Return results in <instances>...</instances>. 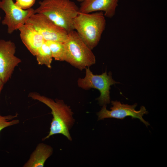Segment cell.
Listing matches in <instances>:
<instances>
[{
	"label": "cell",
	"instance_id": "6da1fadb",
	"mask_svg": "<svg viewBox=\"0 0 167 167\" xmlns=\"http://www.w3.org/2000/svg\"><path fill=\"white\" fill-rule=\"evenodd\" d=\"M28 97L42 102L51 110L53 118L51 123L48 135L42 139L44 140L52 135L57 134H62L68 140L71 141L69 130L74 124L73 113L70 107L65 103L63 100L57 99L54 100L36 92L29 93Z\"/></svg>",
	"mask_w": 167,
	"mask_h": 167
},
{
	"label": "cell",
	"instance_id": "7a4b0ae2",
	"mask_svg": "<svg viewBox=\"0 0 167 167\" xmlns=\"http://www.w3.org/2000/svg\"><path fill=\"white\" fill-rule=\"evenodd\" d=\"M35 9V13L42 14L68 33L74 30L73 22L78 14L79 7L71 0H43Z\"/></svg>",
	"mask_w": 167,
	"mask_h": 167
},
{
	"label": "cell",
	"instance_id": "3957f363",
	"mask_svg": "<svg viewBox=\"0 0 167 167\" xmlns=\"http://www.w3.org/2000/svg\"><path fill=\"white\" fill-rule=\"evenodd\" d=\"M105 17L102 11L92 13L79 12L73 20L74 30L92 50L98 44L105 28Z\"/></svg>",
	"mask_w": 167,
	"mask_h": 167
},
{
	"label": "cell",
	"instance_id": "277c9868",
	"mask_svg": "<svg viewBox=\"0 0 167 167\" xmlns=\"http://www.w3.org/2000/svg\"><path fill=\"white\" fill-rule=\"evenodd\" d=\"M64 44L66 50L64 61L81 71L95 64L96 57L92 50L75 30L68 33Z\"/></svg>",
	"mask_w": 167,
	"mask_h": 167
},
{
	"label": "cell",
	"instance_id": "5b68a950",
	"mask_svg": "<svg viewBox=\"0 0 167 167\" xmlns=\"http://www.w3.org/2000/svg\"><path fill=\"white\" fill-rule=\"evenodd\" d=\"M85 69V77L82 78H79L78 79V87L85 90L92 88L98 90L100 95L96 100L98 101L100 105L103 106L109 104L110 86L120 83L113 79L110 71L108 74L106 70L102 74L98 75L94 74L89 67H86Z\"/></svg>",
	"mask_w": 167,
	"mask_h": 167
},
{
	"label": "cell",
	"instance_id": "8992f818",
	"mask_svg": "<svg viewBox=\"0 0 167 167\" xmlns=\"http://www.w3.org/2000/svg\"><path fill=\"white\" fill-rule=\"evenodd\" d=\"M0 9L5 13L2 23L7 26L8 34H12L24 24L35 13L31 8L23 9L17 6L13 0H0Z\"/></svg>",
	"mask_w": 167,
	"mask_h": 167
},
{
	"label": "cell",
	"instance_id": "52a82bcc",
	"mask_svg": "<svg viewBox=\"0 0 167 167\" xmlns=\"http://www.w3.org/2000/svg\"><path fill=\"white\" fill-rule=\"evenodd\" d=\"M33 27L43 36L45 41H52L64 43L68 33L45 15L34 13L26 22Z\"/></svg>",
	"mask_w": 167,
	"mask_h": 167
},
{
	"label": "cell",
	"instance_id": "ba28073f",
	"mask_svg": "<svg viewBox=\"0 0 167 167\" xmlns=\"http://www.w3.org/2000/svg\"><path fill=\"white\" fill-rule=\"evenodd\" d=\"M111 103L112 106L110 108V110L107 109L106 105L103 106L101 109L97 113L98 120L108 118L122 119L126 117L130 116L132 119H139L147 127L149 125V122L145 121L143 118L144 114L148 113V111L144 106H142L140 110L137 111L135 110L137 105V103L130 105L122 104L117 101H112Z\"/></svg>",
	"mask_w": 167,
	"mask_h": 167
},
{
	"label": "cell",
	"instance_id": "9c48e42d",
	"mask_svg": "<svg viewBox=\"0 0 167 167\" xmlns=\"http://www.w3.org/2000/svg\"><path fill=\"white\" fill-rule=\"evenodd\" d=\"M15 44L11 41L0 40V79L4 84L11 78L15 67L21 60L15 55Z\"/></svg>",
	"mask_w": 167,
	"mask_h": 167
},
{
	"label": "cell",
	"instance_id": "30bf717a",
	"mask_svg": "<svg viewBox=\"0 0 167 167\" xmlns=\"http://www.w3.org/2000/svg\"><path fill=\"white\" fill-rule=\"evenodd\" d=\"M118 2V0H84L79 7V11L84 13L104 11L105 17L112 18L115 14Z\"/></svg>",
	"mask_w": 167,
	"mask_h": 167
},
{
	"label": "cell",
	"instance_id": "8fae6325",
	"mask_svg": "<svg viewBox=\"0 0 167 167\" xmlns=\"http://www.w3.org/2000/svg\"><path fill=\"white\" fill-rule=\"evenodd\" d=\"M18 30L23 43L31 54L35 56L39 48L45 41L43 37L33 27L26 23Z\"/></svg>",
	"mask_w": 167,
	"mask_h": 167
},
{
	"label": "cell",
	"instance_id": "7c38bea8",
	"mask_svg": "<svg viewBox=\"0 0 167 167\" xmlns=\"http://www.w3.org/2000/svg\"><path fill=\"white\" fill-rule=\"evenodd\" d=\"M52 147L43 143L38 144L24 167H43L45 162L52 155Z\"/></svg>",
	"mask_w": 167,
	"mask_h": 167
},
{
	"label": "cell",
	"instance_id": "4fadbf2b",
	"mask_svg": "<svg viewBox=\"0 0 167 167\" xmlns=\"http://www.w3.org/2000/svg\"><path fill=\"white\" fill-rule=\"evenodd\" d=\"M35 56L38 64L51 68L53 57L51 50L46 41L38 50Z\"/></svg>",
	"mask_w": 167,
	"mask_h": 167
},
{
	"label": "cell",
	"instance_id": "5bb4252c",
	"mask_svg": "<svg viewBox=\"0 0 167 167\" xmlns=\"http://www.w3.org/2000/svg\"><path fill=\"white\" fill-rule=\"evenodd\" d=\"M55 60L64 61L66 50L64 43L52 41H46Z\"/></svg>",
	"mask_w": 167,
	"mask_h": 167
},
{
	"label": "cell",
	"instance_id": "9a60e30c",
	"mask_svg": "<svg viewBox=\"0 0 167 167\" xmlns=\"http://www.w3.org/2000/svg\"><path fill=\"white\" fill-rule=\"evenodd\" d=\"M18 114L15 115L2 116L0 113V132L4 128L18 124L19 121L18 119H13L17 117Z\"/></svg>",
	"mask_w": 167,
	"mask_h": 167
},
{
	"label": "cell",
	"instance_id": "2e32d148",
	"mask_svg": "<svg viewBox=\"0 0 167 167\" xmlns=\"http://www.w3.org/2000/svg\"><path fill=\"white\" fill-rule=\"evenodd\" d=\"M36 1V0H15V3L20 8L26 10L32 8Z\"/></svg>",
	"mask_w": 167,
	"mask_h": 167
},
{
	"label": "cell",
	"instance_id": "e0dca14e",
	"mask_svg": "<svg viewBox=\"0 0 167 167\" xmlns=\"http://www.w3.org/2000/svg\"><path fill=\"white\" fill-rule=\"evenodd\" d=\"M4 84L0 79V94L1 91L3 88Z\"/></svg>",
	"mask_w": 167,
	"mask_h": 167
},
{
	"label": "cell",
	"instance_id": "ac0fdd59",
	"mask_svg": "<svg viewBox=\"0 0 167 167\" xmlns=\"http://www.w3.org/2000/svg\"><path fill=\"white\" fill-rule=\"evenodd\" d=\"M78 2H82L84 0H76Z\"/></svg>",
	"mask_w": 167,
	"mask_h": 167
},
{
	"label": "cell",
	"instance_id": "d6986e66",
	"mask_svg": "<svg viewBox=\"0 0 167 167\" xmlns=\"http://www.w3.org/2000/svg\"><path fill=\"white\" fill-rule=\"evenodd\" d=\"M1 16H0V21L1 20Z\"/></svg>",
	"mask_w": 167,
	"mask_h": 167
}]
</instances>
